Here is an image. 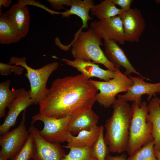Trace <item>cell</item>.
Instances as JSON below:
<instances>
[{
	"label": "cell",
	"mask_w": 160,
	"mask_h": 160,
	"mask_svg": "<svg viewBox=\"0 0 160 160\" xmlns=\"http://www.w3.org/2000/svg\"><path fill=\"white\" fill-rule=\"evenodd\" d=\"M91 14L100 20L120 15L123 13L121 9L117 8L111 0H105L95 5L91 9Z\"/></svg>",
	"instance_id": "cell-23"
},
{
	"label": "cell",
	"mask_w": 160,
	"mask_h": 160,
	"mask_svg": "<svg viewBox=\"0 0 160 160\" xmlns=\"http://www.w3.org/2000/svg\"><path fill=\"white\" fill-rule=\"evenodd\" d=\"M100 127L98 137L92 146V153L97 160H105L106 156L109 154L110 151L104 139V127L103 125Z\"/></svg>",
	"instance_id": "cell-25"
},
{
	"label": "cell",
	"mask_w": 160,
	"mask_h": 160,
	"mask_svg": "<svg viewBox=\"0 0 160 160\" xmlns=\"http://www.w3.org/2000/svg\"><path fill=\"white\" fill-rule=\"evenodd\" d=\"M154 153L157 160H160V150L154 149Z\"/></svg>",
	"instance_id": "cell-33"
},
{
	"label": "cell",
	"mask_w": 160,
	"mask_h": 160,
	"mask_svg": "<svg viewBox=\"0 0 160 160\" xmlns=\"http://www.w3.org/2000/svg\"><path fill=\"white\" fill-rule=\"evenodd\" d=\"M36 149V144L32 135L30 134L25 145L15 156L9 160H31Z\"/></svg>",
	"instance_id": "cell-27"
},
{
	"label": "cell",
	"mask_w": 160,
	"mask_h": 160,
	"mask_svg": "<svg viewBox=\"0 0 160 160\" xmlns=\"http://www.w3.org/2000/svg\"><path fill=\"white\" fill-rule=\"evenodd\" d=\"M25 70L22 66L12 65L9 63H0V73L2 75L8 76L12 73L21 74Z\"/></svg>",
	"instance_id": "cell-28"
},
{
	"label": "cell",
	"mask_w": 160,
	"mask_h": 160,
	"mask_svg": "<svg viewBox=\"0 0 160 160\" xmlns=\"http://www.w3.org/2000/svg\"><path fill=\"white\" fill-rule=\"evenodd\" d=\"M133 82L132 85L124 94L118 95V97L122 98L127 101L142 103V96L146 95L147 98L150 101L153 96H156L157 93H160V82L155 83L145 82L144 78L139 76L133 77L128 75Z\"/></svg>",
	"instance_id": "cell-12"
},
{
	"label": "cell",
	"mask_w": 160,
	"mask_h": 160,
	"mask_svg": "<svg viewBox=\"0 0 160 160\" xmlns=\"http://www.w3.org/2000/svg\"><path fill=\"white\" fill-rule=\"evenodd\" d=\"M28 130L36 145L32 160H61L66 155L60 143L46 141L40 135L39 130L33 124H31Z\"/></svg>",
	"instance_id": "cell-9"
},
{
	"label": "cell",
	"mask_w": 160,
	"mask_h": 160,
	"mask_svg": "<svg viewBox=\"0 0 160 160\" xmlns=\"http://www.w3.org/2000/svg\"><path fill=\"white\" fill-rule=\"evenodd\" d=\"M23 38L6 13H0V43L9 44L17 43Z\"/></svg>",
	"instance_id": "cell-21"
},
{
	"label": "cell",
	"mask_w": 160,
	"mask_h": 160,
	"mask_svg": "<svg viewBox=\"0 0 160 160\" xmlns=\"http://www.w3.org/2000/svg\"><path fill=\"white\" fill-rule=\"evenodd\" d=\"M0 160H7L6 159H5L4 158H1V157H0Z\"/></svg>",
	"instance_id": "cell-34"
},
{
	"label": "cell",
	"mask_w": 160,
	"mask_h": 160,
	"mask_svg": "<svg viewBox=\"0 0 160 160\" xmlns=\"http://www.w3.org/2000/svg\"><path fill=\"white\" fill-rule=\"evenodd\" d=\"M51 7L54 10H59L66 9L63 5H65L71 7V0H47Z\"/></svg>",
	"instance_id": "cell-29"
},
{
	"label": "cell",
	"mask_w": 160,
	"mask_h": 160,
	"mask_svg": "<svg viewBox=\"0 0 160 160\" xmlns=\"http://www.w3.org/2000/svg\"><path fill=\"white\" fill-rule=\"evenodd\" d=\"M120 16L123 24L125 41L139 42L145 26L140 11L137 8H131Z\"/></svg>",
	"instance_id": "cell-11"
},
{
	"label": "cell",
	"mask_w": 160,
	"mask_h": 160,
	"mask_svg": "<svg viewBox=\"0 0 160 160\" xmlns=\"http://www.w3.org/2000/svg\"><path fill=\"white\" fill-rule=\"evenodd\" d=\"M11 0H0V8H2V6L6 8L8 7L12 2Z\"/></svg>",
	"instance_id": "cell-32"
},
{
	"label": "cell",
	"mask_w": 160,
	"mask_h": 160,
	"mask_svg": "<svg viewBox=\"0 0 160 160\" xmlns=\"http://www.w3.org/2000/svg\"><path fill=\"white\" fill-rule=\"evenodd\" d=\"M115 72L114 77L108 81L89 79V81L99 91L96 96V101L105 108L113 105L118 93L127 92L133 84L131 79L122 73L119 68H116Z\"/></svg>",
	"instance_id": "cell-6"
},
{
	"label": "cell",
	"mask_w": 160,
	"mask_h": 160,
	"mask_svg": "<svg viewBox=\"0 0 160 160\" xmlns=\"http://www.w3.org/2000/svg\"><path fill=\"white\" fill-rule=\"evenodd\" d=\"M101 39L90 27L86 31H81L68 45L62 44L60 40L55 44L65 51H68L71 46V51L74 60L101 64L108 69L115 71V67L107 59L100 48L104 45Z\"/></svg>",
	"instance_id": "cell-3"
},
{
	"label": "cell",
	"mask_w": 160,
	"mask_h": 160,
	"mask_svg": "<svg viewBox=\"0 0 160 160\" xmlns=\"http://www.w3.org/2000/svg\"><path fill=\"white\" fill-rule=\"evenodd\" d=\"M94 33L104 40H113L123 44L125 41L123 24L120 15L106 20L94 21L90 26Z\"/></svg>",
	"instance_id": "cell-10"
},
{
	"label": "cell",
	"mask_w": 160,
	"mask_h": 160,
	"mask_svg": "<svg viewBox=\"0 0 160 160\" xmlns=\"http://www.w3.org/2000/svg\"><path fill=\"white\" fill-rule=\"evenodd\" d=\"M94 1L92 0H71V8L66 9L63 12H56V14H60L63 18H69L70 16L74 15L79 16L82 22V26L75 34L76 36L83 28L88 27V22L92 20V18L89 15L90 10L95 5Z\"/></svg>",
	"instance_id": "cell-18"
},
{
	"label": "cell",
	"mask_w": 160,
	"mask_h": 160,
	"mask_svg": "<svg viewBox=\"0 0 160 160\" xmlns=\"http://www.w3.org/2000/svg\"><path fill=\"white\" fill-rule=\"evenodd\" d=\"M25 111H23L19 126L1 137L0 157L10 159L18 153L26 143L30 133L26 127Z\"/></svg>",
	"instance_id": "cell-7"
},
{
	"label": "cell",
	"mask_w": 160,
	"mask_h": 160,
	"mask_svg": "<svg viewBox=\"0 0 160 160\" xmlns=\"http://www.w3.org/2000/svg\"><path fill=\"white\" fill-rule=\"evenodd\" d=\"M12 5L6 11L9 19L17 30L22 38L25 37L29 31L30 15L28 9L22 0Z\"/></svg>",
	"instance_id": "cell-16"
},
{
	"label": "cell",
	"mask_w": 160,
	"mask_h": 160,
	"mask_svg": "<svg viewBox=\"0 0 160 160\" xmlns=\"http://www.w3.org/2000/svg\"><path fill=\"white\" fill-rule=\"evenodd\" d=\"M71 116L56 119L41 115L40 113L34 115L31 124L37 121H42L44 124L43 129L39 130L40 135L46 141L52 143L66 142L68 127Z\"/></svg>",
	"instance_id": "cell-8"
},
{
	"label": "cell",
	"mask_w": 160,
	"mask_h": 160,
	"mask_svg": "<svg viewBox=\"0 0 160 160\" xmlns=\"http://www.w3.org/2000/svg\"><path fill=\"white\" fill-rule=\"evenodd\" d=\"M89 79L81 73L55 79L39 104V113L60 119L92 108L98 90Z\"/></svg>",
	"instance_id": "cell-1"
},
{
	"label": "cell",
	"mask_w": 160,
	"mask_h": 160,
	"mask_svg": "<svg viewBox=\"0 0 160 160\" xmlns=\"http://www.w3.org/2000/svg\"><path fill=\"white\" fill-rule=\"evenodd\" d=\"M131 107L132 116L127 151L130 156L153 139L152 136V124L146 119L148 113L146 102L145 101L141 103L133 102Z\"/></svg>",
	"instance_id": "cell-4"
},
{
	"label": "cell",
	"mask_w": 160,
	"mask_h": 160,
	"mask_svg": "<svg viewBox=\"0 0 160 160\" xmlns=\"http://www.w3.org/2000/svg\"><path fill=\"white\" fill-rule=\"evenodd\" d=\"M34 104L31 98L30 91L26 90L14 99L8 105V111L3 123L0 126V135H4L16 124L17 119L22 111Z\"/></svg>",
	"instance_id": "cell-13"
},
{
	"label": "cell",
	"mask_w": 160,
	"mask_h": 160,
	"mask_svg": "<svg viewBox=\"0 0 160 160\" xmlns=\"http://www.w3.org/2000/svg\"><path fill=\"white\" fill-rule=\"evenodd\" d=\"M10 79L0 84V117L6 116L5 109L9 104L15 98L23 92L25 89L20 88L11 90L9 86Z\"/></svg>",
	"instance_id": "cell-22"
},
{
	"label": "cell",
	"mask_w": 160,
	"mask_h": 160,
	"mask_svg": "<svg viewBox=\"0 0 160 160\" xmlns=\"http://www.w3.org/2000/svg\"><path fill=\"white\" fill-rule=\"evenodd\" d=\"M67 154L61 160H97L93 156L92 146L83 148H73L70 149Z\"/></svg>",
	"instance_id": "cell-26"
},
{
	"label": "cell",
	"mask_w": 160,
	"mask_h": 160,
	"mask_svg": "<svg viewBox=\"0 0 160 160\" xmlns=\"http://www.w3.org/2000/svg\"><path fill=\"white\" fill-rule=\"evenodd\" d=\"M99 117L92 108L71 115L68 130L73 135L80 132L89 130L97 125Z\"/></svg>",
	"instance_id": "cell-17"
},
{
	"label": "cell",
	"mask_w": 160,
	"mask_h": 160,
	"mask_svg": "<svg viewBox=\"0 0 160 160\" xmlns=\"http://www.w3.org/2000/svg\"><path fill=\"white\" fill-rule=\"evenodd\" d=\"M154 145L153 139L130 156L127 160H157L154 153Z\"/></svg>",
	"instance_id": "cell-24"
},
{
	"label": "cell",
	"mask_w": 160,
	"mask_h": 160,
	"mask_svg": "<svg viewBox=\"0 0 160 160\" xmlns=\"http://www.w3.org/2000/svg\"></svg>",
	"instance_id": "cell-35"
},
{
	"label": "cell",
	"mask_w": 160,
	"mask_h": 160,
	"mask_svg": "<svg viewBox=\"0 0 160 160\" xmlns=\"http://www.w3.org/2000/svg\"><path fill=\"white\" fill-rule=\"evenodd\" d=\"M146 119L152 125V136L154 141V149L160 150V99L156 96L148 105Z\"/></svg>",
	"instance_id": "cell-20"
},
{
	"label": "cell",
	"mask_w": 160,
	"mask_h": 160,
	"mask_svg": "<svg viewBox=\"0 0 160 160\" xmlns=\"http://www.w3.org/2000/svg\"><path fill=\"white\" fill-rule=\"evenodd\" d=\"M116 5H117L121 7L123 12H127L131 8L130 5L133 1L132 0H111Z\"/></svg>",
	"instance_id": "cell-30"
},
{
	"label": "cell",
	"mask_w": 160,
	"mask_h": 160,
	"mask_svg": "<svg viewBox=\"0 0 160 160\" xmlns=\"http://www.w3.org/2000/svg\"><path fill=\"white\" fill-rule=\"evenodd\" d=\"M100 129V126L97 125L90 130L80 132L76 136L72 135L68 132L66 140L67 144L63 146V147L70 149L73 148L92 147L98 137Z\"/></svg>",
	"instance_id": "cell-19"
},
{
	"label": "cell",
	"mask_w": 160,
	"mask_h": 160,
	"mask_svg": "<svg viewBox=\"0 0 160 160\" xmlns=\"http://www.w3.org/2000/svg\"><path fill=\"white\" fill-rule=\"evenodd\" d=\"M112 106V115L105 125L104 140L110 152H127L132 116V108L127 101L118 97Z\"/></svg>",
	"instance_id": "cell-2"
},
{
	"label": "cell",
	"mask_w": 160,
	"mask_h": 160,
	"mask_svg": "<svg viewBox=\"0 0 160 160\" xmlns=\"http://www.w3.org/2000/svg\"></svg>",
	"instance_id": "cell-36"
},
{
	"label": "cell",
	"mask_w": 160,
	"mask_h": 160,
	"mask_svg": "<svg viewBox=\"0 0 160 160\" xmlns=\"http://www.w3.org/2000/svg\"><path fill=\"white\" fill-rule=\"evenodd\" d=\"M105 160H127L126 155L124 153L121 155L115 156L108 155Z\"/></svg>",
	"instance_id": "cell-31"
},
{
	"label": "cell",
	"mask_w": 160,
	"mask_h": 160,
	"mask_svg": "<svg viewBox=\"0 0 160 160\" xmlns=\"http://www.w3.org/2000/svg\"><path fill=\"white\" fill-rule=\"evenodd\" d=\"M104 45L105 57L115 68L119 69L121 67H123L125 70L124 74L126 76L134 73L149 80L136 71L116 42L113 40H104Z\"/></svg>",
	"instance_id": "cell-14"
},
{
	"label": "cell",
	"mask_w": 160,
	"mask_h": 160,
	"mask_svg": "<svg viewBox=\"0 0 160 160\" xmlns=\"http://www.w3.org/2000/svg\"><path fill=\"white\" fill-rule=\"evenodd\" d=\"M52 57L59 59L67 65L76 68L81 74L89 79L96 77L107 81L113 79L115 76V71L103 69L97 64L91 61H86L79 60H73L64 58L60 59L55 56H53Z\"/></svg>",
	"instance_id": "cell-15"
},
{
	"label": "cell",
	"mask_w": 160,
	"mask_h": 160,
	"mask_svg": "<svg viewBox=\"0 0 160 160\" xmlns=\"http://www.w3.org/2000/svg\"><path fill=\"white\" fill-rule=\"evenodd\" d=\"M9 64L20 65L26 70L27 72L25 76L30 83L31 98L34 100V104H39L47 92V81L52 73L57 69L59 63L55 62L49 63L39 68L35 69L27 64L25 57L13 56L11 58Z\"/></svg>",
	"instance_id": "cell-5"
}]
</instances>
